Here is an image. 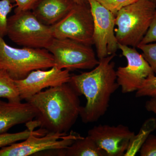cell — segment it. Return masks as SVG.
<instances>
[{
    "mask_svg": "<svg viewBox=\"0 0 156 156\" xmlns=\"http://www.w3.org/2000/svg\"><path fill=\"white\" fill-rule=\"evenodd\" d=\"M115 56L99 59L98 64L90 71L71 76L69 83L79 96L83 95L87 100L80 113L85 124L97 122L105 114L112 94L119 88L115 63L112 61Z\"/></svg>",
    "mask_w": 156,
    "mask_h": 156,
    "instance_id": "obj_1",
    "label": "cell"
},
{
    "mask_svg": "<svg viewBox=\"0 0 156 156\" xmlns=\"http://www.w3.org/2000/svg\"><path fill=\"white\" fill-rule=\"evenodd\" d=\"M79 96L69 83L50 87L34 95L26 101L37 111L35 120L30 125L48 133H67L80 116Z\"/></svg>",
    "mask_w": 156,
    "mask_h": 156,
    "instance_id": "obj_2",
    "label": "cell"
},
{
    "mask_svg": "<svg viewBox=\"0 0 156 156\" xmlns=\"http://www.w3.org/2000/svg\"><path fill=\"white\" fill-rule=\"evenodd\" d=\"M156 9V4L149 0H137L121 9L115 16L118 44L137 48L147 32Z\"/></svg>",
    "mask_w": 156,
    "mask_h": 156,
    "instance_id": "obj_3",
    "label": "cell"
},
{
    "mask_svg": "<svg viewBox=\"0 0 156 156\" xmlns=\"http://www.w3.org/2000/svg\"><path fill=\"white\" fill-rule=\"evenodd\" d=\"M54 65L53 56L47 49L13 48L0 37V69L5 70L14 80L24 79L33 71Z\"/></svg>",
    "mask_w": 156,
    "mask_h": 156,
    "instance_id": "obj_4",
    "label": "cell"
},
{
    "mask_svg": "<svg viewBox=\"0 0 156 156\" xmlns=\"http://www.w3.org/2000/svg\"><path fill=\"white\" fill-rule=\"evenodd\" d=\"M14 11L8 17L9 38L23 48L47 49L54 38L51 27L41 22L31 11Z\"/></svg>",
    "mask_w": 156,
    "mask_h": 156,
    "instance_id": "obj_5",
    "label": "cell"
},
{
    "mask_svg": "<svg viewBox=\"0 0 156 156\" xmlns=\"http://www.w3.org/2000/svg\"><path fill=\"white\" fill-rule=\"evenodd\" d=\"M73 131L67 133H48L44 129L34 131L22 142L1 148L0 156H28L42 151L61 150L82 137Z\"/></svg>",
    "mask_w": 156,
    "mask_h": 156,
    "instance_id": "obj_6",
    "label": "cell"
},
{
    "mask_svg": "<svg viewBox=\"0 0 156 156\" xmlns=\"http://www.w3.org/2000/svg\"><path fill=\"white\" fill-rule=\"evenodd\" d=\"M46 49L53 56L54 66L59 69H90L99 63L92 46L72 39L53 38Z\"/></svg>",
    "mask_w": 156,
    "mask_h": 156,
    "instance_id": "obj_7",
    "label": "cell"
},
{
    "mask_svg": "<svg viewBox=\"0 0 156 156\" xmlns=\"http://www.w3.org/2000/svg\"><path fill=\"white\" fill-rule=\"evenodd\" d=\"M51 29L54 38L70 39L92 46L94 24L89 3H76L69 12L51 26Z\"/></svg>",
    "mask_w": 156,
    "mask_h": 156,
    "instance_id": "obj_8",
    "label": "cell"
},
{
    "mask_svg": "<svg viewBox=\"0 0 156 156\" xmlns=\"http://www.w3.org/2000/svg\"><path fill=\"white\" fill-rule=\"evenodd\" d=\"M93 20V45L98 59L115 54L118 42L115 34V16L97 0H88Z\"/></svg>",
    "mask_w": 156,
    "mask_h": 156,
    "instance_id": "obj_9",
    "label": "cell"
},
{
    "mask_svg": "<svg viewBox=\"0 0 156 156\" xmlns=\"http://www.w3.org/2000/svg\"><path fill=\"white\" fill-rule=\"evenodd\" d=\"M119 49L127 60V65L116 71L117 82L123 93L136 91L144 81L154 73L150 65L135 48L118 44Z\"/></svg>",
    "mask_w": 156,
    "mask_h": 156,
    "instance_id": "obj_10",
    "label": "cell"
},
{
    "mask_svg": "<svg viewBox=\"0 0 156 156\" xmlns=\"http://www.w3.org/2000/svg\"><path fill=\"white\" fill-rule=\"evenodd\" d=\"M69 72L54 66L48 70H36L24 79L15 80L20 99L26 101L44 89L68 83L71 76Z\"/></svg>",
    "mask_w": 156,
    "mask_h": 156,
    "instance_id": "obj_11",
    "label": "cell"
},
{
    "mask_svg": "<svg viewBox=\"0 0 156 156\" xmlns=\"http://www.w3.org/2000/svg\"><path fill=\"white\" fill-rule=\"evenodd\" d=\"M134 134L128 126L122 125H99L94 126L88 133V136L108 156H124Z\"/></svg>",
    "mask_w": 156,
    "mask_h": 156,
    "instance_id": "obj_12",
    "label": "cell"
},
{
    "mask_svg": "<svg viewBox=\"0 0 156 156\" xmlns=\"http://www.w3.org/2000/svg\"><path fill=\"white\" fill-rule=\"evenodd\" d=\"M37 111L27 101L25 103L0 100V134L6 133L16 125L34 119Z\"/></svg>",
    "mask_w": 156,
    "mask_h": 156,
    "instance_id": "obj_13",
    "label": "cell"
},
{
    "mask_svg": "<svg viewBox=\"0 0 156 156\" xmlns=\"http://www.w3.org/2000/svg\"><path fill=\"white\" fill-rule=\"evenodd\" d=\"M75 4L74 0H38L31 11L41 22L51 27L63 18Z\"/></svg>",
    "mask_w": 156,
    "mask_h": 156,
    "instance_id": "obj_14",
    "label": "cell"
},
{
    "mask_svg": "<svg viewBox=\"0 0 156 156\" xmlns=\"http://www.w3.org/2000/svg\"><path fill=\"white\" fill-rule=\"evenodd\" d=\"M59 156H108L88 135L85 137L82 136L66 148L62 150Z\"/></svg>",
    "mask_w": 156,
    "mask_h": 156,
    "instance_id": "obj_15",
    "label": "cell"
},
{
    "mask_svg": "<svg viewBox=\"0 0 156 156\" xmlns=\"http://www.w3.org/2000/svg\"><path fill=\"white\" fill-rule=\"evenodd\" d=\"M156 129V119L151 118L143 124L138 134H134L131 138L124 156H135L148 136Z\"/></svg>",
    "mask_w": 156,
    "mask_h": 156,
    "instance_id": "obj_16",
    "label": "cell"
},
{
    "mask_svg": "<svg viewBox=\"0 0 156 156\" xmlns=\"http://www.w3.org/2000/svg\"><path fill=\"white\" fill-rule=\"evenodd\" d=\"M0 98L11 102L21 101L15 80L2 69H0Z\"/></svg>",
    "mask_w": 156,
    "mask_h": 156,
    "instance_id": "obj_17",
    "label": "cell"
},
{
    "mask_svg": "<svg viewBox=\"0 0 156 156\" xmlns=\"http://www.w3.org/2000/svg\"><path fill=\"white\" fill-rule=\"evenodd\" d=\"M35 131L27 128L25 131L14 133L7 132L0 134V148L8 146L19 141H23L27 138Z\"/></svg>",
    "mask_w": 156,
    "mask_h": 156,
    "instance_id": "obj_18",
    "label": "cell"
},
{
    "mask_svg": "<svg viewBox=\"0 0 156 156\" xmlns=\"http://www.w3.org/2000/svg\"><path fill=\"white\" fill-rule=\"evenodd\" d=\"M12 0H0V37L4 38L7 34L8 15L12 11Z\"/></svg>",
    "mask_w": 156,
    "mask_h": 156,
    "instance_id": "obj_19",
    "label": "cell"
},
{
    "mask_svg": "<svg viewBox=\"0 0 156 156\" xmlns=\"http://www.w3.org/2000/svg\"><path fill=\"white\" fill-rule=\"evenodd\" d=\"M156 96V76L155 74L149 76L142 86L136 91L135 96L137 98Z\"/></svg>",
    "mask_w": 156,
    "mask_h": 156,
    "instance_id": "obj_20",
    "label": "cell"
},
{
    "mask_svg": "<svg viewBox=\"0 0 156 156\" xmlns=\"http://www.w3.org/2000/svg\"><path fill=\"white\" fill-rule=\"evenodd\" d=\"M137 48L142 51V56L156 73V43L140 44Z\"/></svg>",
    "mask_w": 156,
    "mask_h": 156,
    "instance_id": "obj_21",
    "label": "cell"
},
{
    "mask_svg": "<svg viewBox=\"0 0 156 156\" xmlns=\"http://www.w3.org/2000/svg\"><path fill=\"white\" fill-rule=\"evenodd\" d=\"M101 5L111 11L115 16L121 9L135 2L137 0H97Z\"/></svg>",
    "mask_w": 156,
    "mask_h": 156,
    "instance_id": "obj_22",
    "label": "cell"
},
{
    "mask_svg": "<svg viewBox=\"0 0 156 156\" xmlns=\"http://www.w3.org/2000/svg\"><path fill=\"white\" fill-rule=\"evenodd\" d=\"M140 151L141 156H156V136L150 134Z\"/></svg>",
    "mask_w": 156,
    "mask_h": 156,
    "instance_id": "obj_23",
    "label": "cell"
},
{
    "mask_svg": "<svg viewBox=\"0 0 156 156\" xmlns=\"http://www.w3.org/2000/svg\"><path fill=\"white\" fill-rule=\"evenodd\" d=\"M155 41H156V9L147 32L146 34L140 44H149V43H154Z\"/></svg>",
    "mask_w": 156,
    "mask_h": 156,
    "instance_id": "obj_24",
    "label": "cell"
},
{
    "mask_svg": "<svg viewBox=\"0 0 156 156\" xmlns=\"http://www.w3.org/2000/svg\"><path fill=\"white\" fill-rule=\"evenodd\" d=\"M38 0H12L16 3L17 8L14 11H31Z\"/></svg>",
    "mask_w": 156,
    "mask_h": 156,
    "instance_id": "obj_25",
    "label": "cell"
},
{
    "mask_svg": "<svg viewBox=\"0 0 156 156\" xmlns=\"http://www.w3.org/2000/svg\"><path fill=\"white\" fill-rule=\"evenodd\" d=\"M145 107L148 111L153 112L156 114V96L151 97L149 100L146 101Z\"/></svg>",
    "mask_w": 156,
    "mask_h": 156,
    "instance_id": "obj_26",
    "label": "cell"
},
{
    "mask_svg": "<svg viewBox=\"0 0 156 156\" xmlns=\"http://www.w3.org/2000/svg\"><path fill=\"white\" fill-rule=\"evenodd\" d=\"M75 2L77 4L80 5H83V4H87L89 3L88 0H74Z\"/></svg>",
    "mask_w": 156,
    "mask_h": 156,
    "instance_id": "obj_27",
    "label": "cell"
},
{
    "mask_svg": "<svg viewBox=\"0 0 156 156\" xmlns=\"http://www.w3.org/2000/svg\"><path fill=\"white\" fill-rule=\"evenodd\" d=\"M149 1H151L152 2L154 3L156 5V0H149Z\"/></svg>",
    "mask_w": 156,
    "mask_h": 156,
    "instance_id": "obj_28",
    "label": "cell"
}]
</instances>
